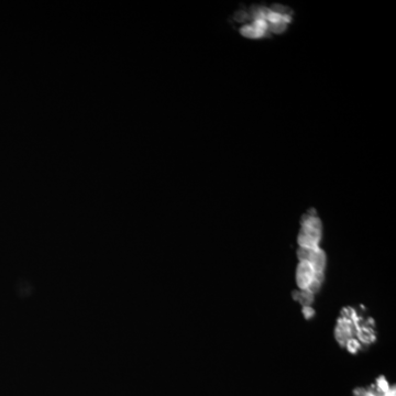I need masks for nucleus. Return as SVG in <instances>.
<instances>
[{"label": "nucleus", "mask_w": 396, "mask_h": 396, "mask_svg": "<svg viewBox=\"0 0 396 396\" xmlns=\"http://www.w3.org/2000/svg\"><path fill=\"white\" fill-rule=\"evenodd\" d=\"M234 19L241 24L240 33L249 39H262L284 32L293 20V13L285 6H253L240 11Z\"/></svg>", "instance_id": "f257e3e1"}, {"label": "nucleus", "mask_w": 396, "mask_h": 396, "mask_svg": "<svg viewBox=\"0 0 396 396\" xmlns=\"http://www.w3.org/2000/svg\"><path fill=\"white\" fill-rule=\"evenodd\" d=\"M321 220L315 209H311L302 218L301 230L297 242L300 248H317L321 240Z\"/></svg>", "instance_id": "f03ea898"}, {"label": "nucleus", "mask_w": 396, "mask_h": 396, "mask_svg": "<svg viewBox=\"0 0 396 396\" xmlns=\"http://www.w3.org/2000/svg\"><path fill=\"white\" fill-rule=\"evenodd\" d=\"M354 396H396L395 386L391 387L386 378L380 376L371 387L355 389Z\"/></svg>", "instance_id": "7ed1b4c3"}, {"label": "nucleus", "mask_w": 396, "mask_h": 396, "mask_svg": "<svg viewBox=\"0 0 396 396\" xmlns=\"http://www.w3.org/2000/svg\"><path fill=\"white\" fill-rule=\"evenodd\" d=\"M344 347L348 349V351H350L351 353H355L361 348V343L358 341L357 338H351V339H349L346 342Z\"/></svg>", "instance_id": "20e7f679"}, {"label": "nucleus", "mask_w": 396, "mask_h": 396, "mask_svg": "<svg viewBox=\"0 0 396 396\" xmlns=\"http://www.w3.org/2000/svg\"><path fill=\"white\" fill-rule=\"evenodd\" d=\"M314 313L315 312H314L313 307H311V306H304L303 307V314H304V316H305V318L309 319L311 317H313Z\"/></svg>", "instance_id": "39448f33"}]
</instances>
